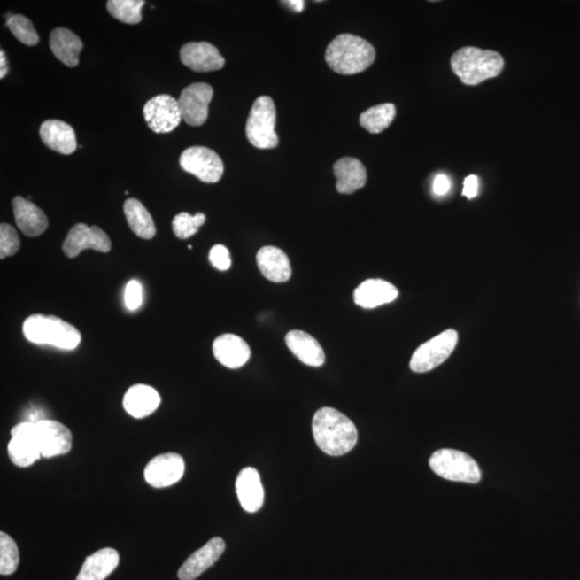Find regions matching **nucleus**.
<instances>
[{"instance_id":"obj_15","label":"nucleus","mask_w":580,"mask_h":580,"mask_svg":"<svg viewBox=\"0 0 580 580\" xmlns=\"http://www.w3.org/2000/svg\"><path fill=\"white\" fill-rule=\"evenodd\" d=\"M180 58L186 67L196 73L215 72L225 66L219 50L205 42L186 43L181 49Z\"/></svg>"},{"instance_id":"obj_1","label":"nucleus","mask_w":580,"mask_h":580,"mask_svg":"<svg viewBox=\"0 0 580 580\" xmlns=\"http://www.w3.org/2000/svg\"><path fill=\"white\" fill-rule=\"evenodd\" d=\"M312 430L317 446L329 456L345 455L358 441L354 422L332 407H322L315 413Z\"/></svg>"},{"instance_id":"obj_24","label":"nucleus","mask_w":580,"mask_h":580,"mask_svg":"<svg viewBox=\"0 0 580 580\" xmlns=\"http://www.w3.org/2000/svg\"><path fill=\"white\" fill-rule=\"evenodd\" d=\"M285 341L292 354L305 365L316 367L324 365V350L311 335L301 330H292L286 335Z\"/></svg>"},{"instance_id":"obj_10","label":"nucleus","mask_w":580,"mask_h":580,"mask_svg":"<svg viewBox=\"0 0 580 580\" xmlns=\"http://www.w3.org/2000/svg\"><path fill=\"white\" fill-rule=\"evenodd\" d=\"M10 460L19 468L33 466L42 458L36 437V425L23 421L12 428V441L8 445Z\"/></svg>"},{"instance_id":"obj_30","label":"nucleus","mask_w":580,"mask_h":580,"mask_svg":"<svg viewBox=\"0 0 580 580\" xmlns=\"http://www.w3.org/2000/svg\"><path fill=\"white\" fill-rule=\"evenodd\" d=\"M144 4V0H109L107 9L120 22L135 25L143 19Z\"/></svg>"},{"instance_id":"obj_29","label":"nucleus","mask_w":580,"mask_h":580,"mask_svg":"<svg viewBox=\"0 0 580 580\" xmlns=\"http://www.w3.org/2000/svg\"><path fill=\"white\" fill-rule=\"evenodd\" d=\"M397 114L395 105L392 104H383L375 105L365 111L360 115V122L363 128L371 134H380L393 122Z\"/></svg>"},{"instance_id":"obj_31","label":"nucleus","mask_w":580,"mask_h":580,"mask_svg":"<svg viewBox=\"0 0 580 580\" xmlns=\"http://www.w3.org/2000/svg\"><path fill=\"white\" fill-rule=\"evenodd\" d=\"M7 27L14 35V37L25 45L34 47L39 43V36L36 28L30 19L21 14L7 15Z\"/></svg>"},{"instance_id":"obj_2","label":"nucleus","mask_w":580,"mask_h":580,"mask_svg":"<svg viewBox=\"0 0 580 580\" xmlns=\"http://www.w3.org/2000/svg\"><path fill=\"white\" fill-rule=\"evenodd\" d=\"M375 47L367 40L342 34L328 45L326 62L336 73L352 75L365 72L375 63Z\"/></svg>"},{"instance_id":"obj_38","label":"nucleus","mask_w":580,"mask_h":580,"mask_svg":"<svg viewBox=\"0 0 580 580\" xmlns=\"http://www.w3.org/2000/svg\"><path fill=\"white\" fill-rule=\"evenodd\" d=\"M433 193L437 196H444L451 189V181L446 175L438 174L433 181Z\"/></svg>"},{"instance_id":"obj_6","label":"nucleus","mask_w":580,"mask_h":580,"mask_svg":"<svg viewBox=\"0 0 580 580\" xmlns=\"http://www.w3.org/2000/svg\"><path fill=\"white\" fill-rule=\"evenodd\" d=\"M429 463L437 476L447 481L477 483L482 479L477 462L466 452L445 448L433 453Z\"/></svg>"},{"instance_id":"obj_14","label":"nucleus","mask_w":580,"mask_h":580,"mask_svg":"<svg viewBox=\"0 0 580 580\" xmlns=\"http://www.w3.org/2000/svg\"><path fill=\"white\" fill-rule=\"evenodd\" d=\"M35 425H36V437L43 457L62 456L72 451L73 435L63 423L44 420Z\"/></svg>"},{"instance_id":"obj_7","label":"nucleus","mask_w":580,"mask_h":580,"mask_svg":"<svg viewBox=\"0 0 580 580\" xmlns=\"http://www.w3.org/2000/svg\"><path fill=\"white\" fill-rule=\"evenodd\" d=\"M458 343L456 330L448 329L417 348L410 362L411 370L426 373L445 362L455 351Z\"/></svg>"},{"instance_id":"obj_40","label":"nucleus","mask_w":580,"mask_h":580,"mask_svg":"<svg viewBox=\"0 0 580 580\" xmlns=\"http://www.w3.org/2000/svg\"><path fill=\"white\" fill-rule=\"evenodd\" d=\"M285 4H289V6L297 12H301L305 8V2H302V0H290V2H285Z\"/></svg>"},{"instance_id":"obj_34","label":"nucleus","mask_w":580,"mask_h":580,"mask_svg":"<svg viewBox=\"0 0 580 580\" xmlns=\"http://www.w3.org/2000/svg\"><path fill=\"white\" fill-rule=\"evenodd\" d=\"M19 247L21 241L17 230L9 224L0 225V259H4L17 254Z\"/></svg>"},{"instance_id":"obj_39","label":"nucleus","mask_w":580,"mask_h":580,"mask_svg":"<svg viewBox=\"0 0 580 580\" xmlns=\"http://www.w3.org/2000/svg\"><path fill=\"white\" fill-rule=\"evenodd\" d=\"M8 63H7V58L6 54L2 50V52H0V79H4L6 77L8 73Z\"/></svg>"},{"instance_id":"obj_16","label":"nucleus","mask_w":580,"mask_h":580,"mask_svg":"<svg viewBox=\"0 0 580 580\" xmlns=\"http://www.w3.org/2000/svg\"><path fill=\"white\" fill-rule=\"evenodd\" d=\"M226 544L223 538L214 537L210 539L204 547L198 549L186 560L178 572L180 580H194L201 574L210 568L218 561L225 552Z\"/></svg>"},{"instance_id":"obj_5","label":"nucleus","mask_w":580,"mask_h":580,"mask_svg":"<svg viewBox=\"0 0 580 580\" xmlns=\"http://www.w3.org/2000/svg\"><path fill=\"white\" fill-rule=\"evenodd\" d=\"M276 109L268 96L257 98L246 122V137L251 145L260 150H271L279 145L275 133Z\"/></svg>"},{"instance_id":"obj_23","label":"nucleus","mask_w":580,"mask_h":580,"mask_svg":"<svg viewBox=\"0 0 580 580\" xmlns=\"http://www.w3.org/2000/svg\"><path fill=\"white\" fill-rule=\"evenodd\" d=\"M160 402L159 393L153 387L137 384L125 393L123 406L130 416L141 420L158 410Z\"/></svg>"},{"instance_id":"obj_32","label":"nucleus","mask_w":580,"mask_h":580,"mask_svg":"<svg viewBox=\"0 0 580 580\" xmlns=\"http://www.w3.org/2000/svg\"><path fill=\"white\" fill-rule=\"evenodd\" d=\"M19 563V553L17 543L8 534L0 533V574L3 576L17 571Z\"/></svg>"},{"instance_id":"obj_4","label":"nucleus","mask_w":580,"mask_h":580,"mask_svg":"<svg viewBox=\"0 0 580 580\" xmlns=\"http://www.w3.org/2000/svg\"><path fill=\"white\" fill-rule=\"evenodd\" d=\"M451 63L452 72L466 85H477L496 78L504 68L500 53L474 47L458 50L452 55Z\"/></svg>"},{"instance_id":"obj_27","label":"nucleus","mask_w":580,"mask_h":580,"mask_svg":"<svg viewBox=\"0 0 580 580\" xmlns=\"http://www.w3.org/2000/svg\"><path fill=\"white\" fill-rule=\"evenodd\" d=\"M119 563L120 554L115 549H100L85 560L77 580H104L115 571Z\"/></svg>"},{"instance_id":"obj_22","label":"nucleus","mask_w":580,"mask_h":580,"mask_svg":"<svg viewBox=\"0 0 580 580\" xmlns=\"http://www.w3.org/2000/svg\"><path fill=\"white\" fill-rule=\"evenodd\" d=\"M398 295L396 287L386 281L367 280L355 290L354 300L363 309H375L395 301Z\"/></svg>"},{"instance_id":"obj_3","label":"nucleus","mask_w":580,"mask_h":580,"mask_svg":"<svg viewBox=\"0 0 580 580\" xmlns=\"http://www.w3.org/2000/svg\"><path fill=\"white\" fill-rule=\"evenodd\" d=\"M23 334L35 344L51 345L65 351L75 350L82 340L77 328L53 315H30L24 321Z\"/></svg>"},{"instance_id":"obj_28","label":"nucleus","mask_w":580,"mask_h":580,"mask_svg":"<svg viewBox=\"0 0 580 580\" xmlns=\"http://www.w3.org/2000/svg\"><path fill=\"white\" fill-rule=\"evenodd\" d=\"M124 213L130 229L141 239L151 240L156 235V226L150 212L135 198L125 201Z\"/></svg>"},{"instance_id":"obj_12","label":"nucleus","mask_w":580,"mask_h":580,"mask_svg":"<svg viewBox=\"0 0 580 580\" xmlns=\"http://www.w3.org/2000/svg\"><path fill=\"white\" fill-rule=\"evenodd\" d=\"M213 94V89L206 83H194L184 89L178 99L182 120L190 126L204 125Z\"/></svg>"},{"instance_id":"obj_18","label":"nucleus","mask_w":580,"mask_h":580,"mask_svg":"<svg viewBox=\"0 0 580 580\" xmlns=\"http://www.w3.org/2000/svg\"><path fill=\"white\" fill-rule=\"evenodd\" d=\"M236 496L244 511L249 513L259 511L265 501V491L256 468H244L236 477Z\"/></svg>"},{"instance_id":"obj_25","label":"nucleus","mask_w":580,"mask_h":580,"mask_svg":"<svg viewBox=\"0 0 580 580\" xmlns=\"http://www.w3.org/2000/svg\"><path fill=\"white\" fill-rule=\"evenodd\" d=\"M336 178V190L340 194L351 195L367 183V170L360 159L344 158L334 166Z\"/></svg>"},{"instance_id":"obj_13","label":"nucleus","mask_w":580,"mask_h":580,"mask_svg":"<svg viewBox=\"0 0 580 580\" xmlns=\"http://www.w3.org/2000/svg\"><path fill=\"white\" fill-rule=\"evenodd\" d=\"M185 472L184 459L179 453L156 456L144 468L145 482L154 488H166L179 483Z\"/></svg>"},{"instance_id":"obj_21","label":"nucleus","mask_w":580,"mask_h":580,"mask_svg":"<svg viewBox=\"0 0 580 580\" xmlns=\"http://www.w3.org/2000/svg\"><path fill=\"white\" fill-rule=\"evenodd\" d=\"M257 265L262 274L275 283H284L291 277V266L284 251L275 246H265L256 256Z\"/></svg>"},{"instance_id":"obj_8","label":"nucleus","mask_w":580,"mask_h":580,"mask_svg":"<svg viewBox=\"0 0 580 580\" xmlns=\"http://www.w3.org/2000/svg\"><path fill=\"white\" fill-rule=\"evenodd\" d=\"M182 169L205 183H216L224 174L223 160L213 150L205 146H193L185 150L180 158Z\"/></svg>"},{"instance_id":"obj_26","label":"nucleus","mask_w":580,"mask_h":580,"mask_svg":"<svg viewBox=\"0 0 580 580\" xmlns=\"http://www.w3.org/2000/svg\"><path fill=\"white\" fill-rule=\"evenodd\" d=\"M50 48L55 58L68 67L73 68L79 65L83 43L72 30L59 27L54 29L50 36Z\"/></svg>"},{"instance_id":"obj_19","label":"nucleus","mask_w":580,"mask_h":580,"mask_svg":"<svg viewBox=\"0 0 580 580\" xmlns=\"http://www.w3.org/2000/svg\"><path fill=\"white\" fill-rule=\"evenodd\" d=\"M40 138L55 152L70 155L78 148L74 129L58 120H48L40 128Z\"/></svg>"},{"instance_id":"obj_37","label":"nucleus","mask_w":580,"mask_h":580,"mask_svg":"<svg viewBox=\"0 0 580 580\" xmlns=\"http://www.w3.org/2000/svg\"><path fill=\"white\" fill-rule=\"evenodd\" d=\"M479 181L476 175H468L463 183L462 195L468 199L476 198L478 194Z\"/></svg>"},{"instance_id":"obj_20","label":"nucleus","mask_w":580,"mask_h":580,"mask_svg":"<svg viewBox=\"0 0 580 580\" xmlns=\"http://www.w3.org/2000/svg\"><path fill=\"white\" fill-rule=\"evenodd\" d=\"M213 354L221 365L229 369H239L251 357L250 346L242 337L227 334L213 343Z\"/></svg>"},{"instance_id":"obj_17","label":"nucleus","mask_w":580,"mask_h":580,"mask_svg":"<svg viewBox=\"0 0 580 580\" xmlns=\"http://www.w3.org/2000/svg\"><path fill=\"white\" fill-rule=\"evenodd\" d=\"M12 208L15 223L25 236L35 238L48 229L47 215L32 201L25 199L21 196L15 197L12 200Z\"/></svg>"},{"instance_id":"obj_9","label":"nucleus","mask_w":580,"mask_h":580,"mask_svg":"<svg viewBox=\"0 0 580 580\" xmlns=\"http://www.w3.org/2000/svg\"><path fill=\"white\" fill-rule=\"evenodd\" d=\"M143 114L151 130L156 134H168L181 123L178 100L170 95H159L145 104Z\"/></svg>"},{"instance_id":"obj_33","label":"nucleus","mask_w":580,"mask_h":580,"mask_svg":"<svg viewBox=\"0 0 580 580\" xmlns=\"http://www.w3.org/2000/svg\"><path fill=\"white\" fill-rule=\"evenodd\" d=\"M205 223V215L204 213H197L190 215L188 212H182V213L175 216L173 220V229L174 235L179 239H189L191 236L199 231L201 226Z\"/></svg>"},{"instance_id":"obj_11","label":"nucleus","mask_w":580,"mask_h":580,"mask_svg":"<svg viewBox=\"0 0 580 580\" xmlns=\"http://www.w3.org/2000/svg\"><path fill=\"white\" fill-rule=\"evenodd\" d=\"M112 247L109 236L97 226L89 227L78 224L68 232L63 244L64 254L74 259L85 250H94L100 253H109Z\"/></svg>"},{"instance_id":"obj_36","label":"nucleus","mask_w":580,"mask_h":580,"mask_svg":"<svg viewBox=\"0 0 580 580\" xmlns=\"http://www.w3.org/2000/svg\"><path fill=\"white\" fill-rule=\"evenodd\" d=\"M209 259L212 266L220 271L230 269L231 259L228 249L221 244H216L212 247L209 254Z\"/></svg>"},{"instance_id":"obj_35","label":"nucleus","mask_w":580,"mask_h":580,"mask_svg":"<svg viewBox=\"0 0 580 580\" xmlns=\"http://www.w3.org/2000/svg\"><path fill=\"white\" fill-rule=\"evenodd\" d=\"M124 302L129 311H137L143 304V289L138 281L131 280L125 287Z\"/></svg>"}]
</instances>
